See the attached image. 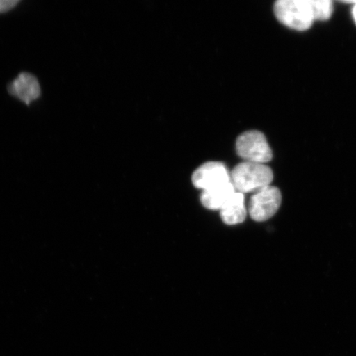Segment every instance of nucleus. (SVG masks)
<instances>
[{"label": "nucleus", "instance_id": "8", "mask_svg": "<svg viewBox=\"0 0 356 356\" xmlns=\"http://www.w3.org/2000/svg\"><path fill=\"white\" fill-rule=\"evenodd\" d=\"M235 191L233 184L229 182L216 188L203 191L200 195V202L208 210L220 211Z\"/></svg>", "mask_w": 356, "mask_h": 356}, {"label": "nucleus", "instance_id": "5", "mask_svg": "<svg viewBox=\"0 0 356 356\" xmlns=\"http://www.w3.org/2000/svg\"><path fill=\"white\" fill-rule=\"evenodd\" d=\"M191 180L195 188L203 191L216 188L231 182L229 169L220 162L202 164L194 172Z\"/></svg>", "mask_w": 356, "mask_h": 356}, {"label": "nucleus", "instance_id": "2", "mask_svg": "<svg viewBox=\"0 0 356 356\" xmlns=\"http://www.w3.org/2000/svg\"><path fill=\"white\" fill-rule=\"evenodd\" d=\"M274 12L282 24L297 31L308 30L314 21L309 0H280Z\"/></svg>", "mask_w": 356, "mask_h": 356}, {"label": "nucleus", "instance_id": "6", "mask_svg": "<svg viewBox=\"0 0 356 356\" xmlns=\"http://www.w3.org/2000/svg\"><path fill=\"white\" fill-rule=\"evenodd\" d=\"M8 92L26 104L37 100L41 96V87L37 77L30 73H21L8 84Z\"/></svg>", "mask_w": 356, "mask_h": 356}, {"label": "nucleus", "instance_id": "3", "mask_svg": "<svg viewBox=\"0 0 356 356\" xmlns=\"http://www.w3.org/2000/svg\"><path fill=\"white\" fill-rule=\"evenodd\" d=\"M236 151L245 162L265 164L273 159V151L266 136L257 131H249L239 136L236 141Z\"/></svg>", "mask_w": 356, "mask_h": 356}, {"label": "nucleus", "instance_id": "11", "mask_svg": "<svg viewBox=\"0 0 356 356\" xmlns=\"http://www.w3.org/2000/svg\"><path fill=\"white\" fill-rule=\"evenodd\" d=\"M353 19L355 22V24H356V1H355V3L353 4Z\"/></svg>", "mask_w": 356, "mask_h": 356}, {"label": "nucleus", "instance_id": "7", "mask_svg": "<svg viewBox=\"0 0 356 356\" xmlns=\"http://www.w3.org/2000/svg\"><path fill=\"white\" fill-rule=\"evenodd\" d=\"M222 222L228 225L241 224L247 217L244 194L235 191L224 207L220 209Z\"/></svg>", "mask_w": 356, "mask_h": 356}, {"label": "nucleus", "instance_id": "9", "mask_svg": "<svg viewBox=\"0 0 356 356\" xmlns=\"http://www.w3.org/2000/svg\"><path fill=\"white\" fill-rule=\"evenodd\" d=\"M309 4L314 21H325L330 19L333 11L332 1H329V0H309Z\"/></svg>", "mask_w": 356, "mask_h": 356}, {"label": "nucleus", "instance_id": "4", "mask_svg": "<svg viewBox=\"0 0 356 356\" xmlns=\"http://www.w3.org/2000/svg\"><path fill=\"white\" fill-rule=\"evenodd\" d=\"M282 202V193L275 186H268L252 195L248 206L253 220L264 222L273 217Z\"/></svg>", "mask_w": 356, "mask_h": 356}, {"label": "nucleus", "instance_id": "1", "mask_svg": "<svg viewBox=\"0 0 356 356\" xmlns=\"http://www.w3.org/2000/svg\"><path fill=\"white\" fill-rule=\"evenodd\" d=\"M231 184L240 193H257L273 181V170L266 164L243 162L230 172Z\"/></svg>", "mask_w": 356, "mask_h": 356}, {"label": "nucleus", "instance_id": "10", "mask_svg": "<svg viewBox=\"0 0 356 356\" xmlns=\"http://www.w3.org/2000/svg\"><path fill=\"white\" fill-rule=\"evenodd\" d=\"M19 3V0H0V13H6L12 10Z\"/></svg>", "mask_w": 356, "mask_h": 356}]
</instances>
